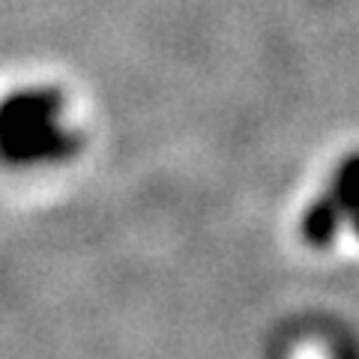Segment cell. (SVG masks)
Listing matches in <instances>:
<instances>
[{
  "label": "cell",
  "mask_w": 359,
  "mask_h": 359,
  "mask_svg": "<svg viewBox=\"0 0 359 359\" xmlns=\"http://www.w3.org/2000/svg\"><path fill=\"white\" fill-rule=\"evenodd\" d=\"M330 198L341 207L344 219L359 210V153H351L339 165V171L332 177V186H330Z\"/></svg>",
  "instance_id": "277c9868"
},
{
  "label": "cell",
  "mask_w": 359,
  "mask_h": 359,
  "mask_svg": "<svg viewBox=\"0 0 359 359\" xmlns=\"http://www.w3.org/2000/svg\"><path fill=\"white\" fill-rule=\"evenodd\" d=\"M75 150L72 135L60 132L54 123L18 129L9 135H0V156L6 162H36V159H57Z\"/></svg>",
  "instance_id": "6da1fadb"
},
{
  "label": "cell",
  "mask_w": 359,
  "mask_h": 359,
  "mask_svg": "<svg viewBox=\"0 0 359 359\" xmlns=\"http://www.w3.org/2000/svg\"><path fill=\"white\" fill-rule=\"evenodd\" d=\"M347 222H351V231L356 233V240H359V210L351 212V216H347Z\"/></svg>",
  "instance_id": "5b68a950"
},
{
  "label": "cell",
  "mask_w": 359,
  "mask_h": 359,
  "mask_svg": "<svg viewBox=\"0 0 359 359\" xmlns=\"http://www.w3.org/2000/svg\"><path fill=\"white\" fill-rule=\"evenodd\" d=\"M341 222H344V212L330 195L314 201L306 210V216H302V240H306L311 249H327V245H332L335 237H339Z\"/></svg>",
  "instance_id": "3957f363"
},
{
  "label": "cell",
  "mask_w": 359,
  "mask_h": 359,
  "mask_svg": "<svg viewBox=\"0 0 359 359\" xmlns=\"http://www.w3.org/2000/svg\"><path fill=\"white\" fill-rule=\"evenodd\" d=\"M60 111V96L54 90H33V93H15L0 105V135L54 123Z\"/></svg>",
  "instance_id": "7a4b0ae2"
}]
</instances>
